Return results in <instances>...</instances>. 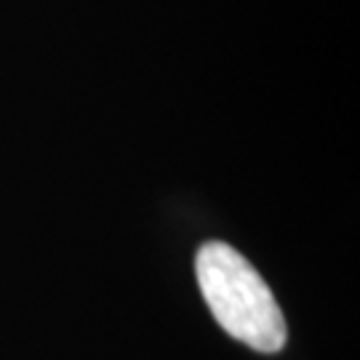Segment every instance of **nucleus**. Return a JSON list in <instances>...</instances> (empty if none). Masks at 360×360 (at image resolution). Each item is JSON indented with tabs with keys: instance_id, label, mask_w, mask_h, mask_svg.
Listing matches in <instances>:
<instances>
[{
	"instance_id": "f257e3e1",
	"label": "nucleus",
	"mask_w": 360,
	"mask_h": 360,
	"mask_svg": "<svg viewBox=\"0 0 360 360\" xmlns=\"http://www.w3.org/2000/svg\"><path fill=\"white\" fill-rule=\"evenodd\" d=\"M198 285L217 323L257 352L283 349L288 331L270 285L251 262L221 240L200 245L195 257Z\"/></svg>"
}]
</instances>
